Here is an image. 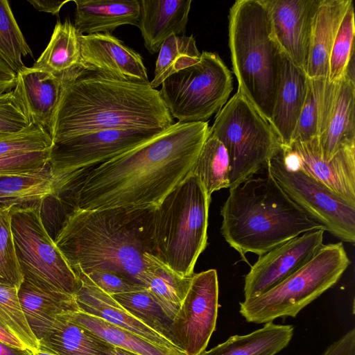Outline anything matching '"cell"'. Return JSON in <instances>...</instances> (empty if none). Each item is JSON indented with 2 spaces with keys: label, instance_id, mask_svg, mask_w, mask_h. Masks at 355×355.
Listing matches in <instances>:
<instances>
[{
  "label": "cell",
  "instance_id": "1",
  "mask_svg": "<svg viewBox=\"0 0 355 355\" xmlns=\"http://www.w3.org/2000/svg\"><path fill=\"white\" fill-rule=\"evenodd\" d=\"M209 137L207 121L173 123L146 142L84 173L73 184L74 207L157 206L193 173Z\"/></svg>",
  "mask_w": 355,
  "mask_h": 355
},
{
  "label": "cell",
  "instance_id": "2",
  "mask_svg": "<svg viewBox=\"0 0 355 355\" xmlns=\"http://www.w3.org/2000/svg\"><path fill=\"white\" fill-rule=\"evenodd\" d=\"M155 207H74L54 240L74 272L121 274L145 287L154 259Z\"/></svg>",
  "mask_w": 355,
  "mask_h": 355
},
{
  "label": "cell",
  "instance_id": "3",
  "mask_svg": "<svg viewBox=\"0 0 355 355\" xmlns=\"http://www.w3.org/2000/svg\"><path fill=\"white\" fill-rule=\"evenodd\" d=\"M159 91L150 84L80 70L63 83L52 143L105 130H164L173 123Z\"/></svg>",
  "mask_w": 355,
  "mask_h": 355
},
{
  "label": "cell",
  "instance_id": "4",
  "mask_svg": "<svg viewBox=\"0 0 355 355\" xmlns=\"http://www.w3.org/2000/svg\"><path fill=\"white\" fill-rule=\"evenodd\" d=\"M266 171L230 187L220 209L221 234L245 261L248 252L261 256L304 233L324 230Z\"/></svg>",
  "mask_w": 355,
  "mask_h": 355
},
{
  "label": "cell",
  "instance_id": "5",
  "mask_svg": "<svg viewBox=\"0 0 355 355\" xmlns=\"http://www.w3.org/2000/svg\"><path fill=\"white\" fill-rule=\"evenodd\" d=\"M228 44L238 89L270 124L282 53L270 36L261 0H237L228 15Z\"/></svg>",
  "mask_w": 355,
  "mask_h": 355
},
{
  "label": "cell",
  "instance_id": "6",
  "mask_svg": "<svg viewBox=\"0 0 355 355\" xmlns=\"http://www.w3.org/2000/svg\"><path fill=\"white\" fill-rule=\"evenodd\" d=\"M209 196L191 173L155 207L154 256L183 277L192 276L207 243Z\"/></svg>",
  "mask_w": 355,
  "mask_h": 355
},
{
  "label": "cell",
  "instance_id": "7",
  "mask_svg": "<svg viewBox=\"0 0 355 355\" xmlns=\"http://www.w3.org/2000/svg\"><path fill=\"white\" fill-rule=\"evenodd\" d=\"M351 261L342 242L322 245L302 268L266 293L240 302L248 322L266 324L297 315L340 279Z\"/></svg>",
  "mask_w": 355,
  "mask_h": 355
},
{
  "label": "cell",
  "instance_id": "8",
  "mask_svg": "<svg viewBox=\"0 0 355 355\" xmlns=\"http://www.w3.org/2000/svg\"><path fill=\"white\" fill-rule=\"evenodd\" d=\"M209 136L219 140L230 158V188L265 169L282 149L270 124L236 92L216 113Z\"/></svg>",
  "mask_w": 355,
  "mask_h": 355
},
{
  "label": "cell",
  "instance_id": "9",
  "mask_svg": "<svg viewBox=\"0 0 355 355\" xmlns=\"http://www.w3.org/2000/svg\"><path fill=\"white\" fill-rule=\"evenodd\" d=\"M11 230L24 282L44 291L75 296L81 280L49 234L41 202L13 207Z\"/></svg>",
  "mask_w": 355,
  "mask_h": 355
},
{
  "label": "cell",
  "instance_id": "10",
  "mask_svg": "<svg viewBox=\"0 0 355 355\" xmlns=\"http://www.w3.org/2000/svg\"><path fill=\"white\" fill-rule=\"evenodd\" d=\"M159 96L179 122L206 121L227 102L233 89L232 73L218 53L202 51L199 61L162 83Z\"/></svg>",
  "mask_w": 355,
  "mask_h": 355
},
{
  "label": "cell",
  "instance_id": "11",
  "mask_svg": "<svg viewBox=\"0 0 355 355\" xmlns=\"http://www.w3.org/2000/svg\"><path fill=\"white\" fill-rule=\"evenodd\" d=\"M163 130H105L77 135L52 143L49 168L53 197L71 188L90 168L105 162L146 141Z\"/></svg>",
  "mask_w": 355,
  "mask_h": 355
},
{
  "label": "cell",
  "instance_id": "12",
  "mask_svg": "<svg viewBox=\"0 0 355 355\" xmlns=\"http://www.w3.org/2000/svg\"><path fill=\"white\" fill-rule=\"evenodd\" d=\"M266 170L288 198L325 231L341 241L354 243L355 205L333 192L299 167L284 162L282 149Z\"/></svg>",
  "mask_w": 355,
  "mask_h": 355
},
{
  "label": "cell",
  "instance_id": "13",
  "mask_svg": "<svg viewBox=\"0 0 355 355\" xmlns=\"http://www.w3.org/2000/svg\"><path fill=\"white\" fill-rule=\"evenodd\" d=\"M218 282L215 269L194 273L186 296L170 325L174 344L185 355L205 351L216 330Z\"/></svg>",
  "mask_w": 355,
  "mask_h": 355
},
{
  "label": "cell",
  "instance_id": "14",
  "mask_svg": "<svg viewBox=\"0 0 355 355\" xmlns=\"http://www.w3.org/2000/svg\"><path fill=\"white\" fill-rule=\"evenodd\" d=\"M324 229L297 236L259 256L244 279V300L259 296L305 266L323 245Z\"/></svg>",
  "mask_w": 355,
  "mask_h": 355
},
{
  "label": "cell",
  "instance_id": "15",
  "mask_svg": "<svg viewBox=\"0 0 355 355\" xmlns=\"http://www.w3.org/2000/svg\"><path fill=\"white\" fill-rule=\"evenodd\" d=\"M320 0H261L280 52L306 73L312 24Z\"/></svg>",
  "mask_w": 355,
  "mask_h": 355
},
{
  "label": "cell",
  "instance_id": "16",
  "mask_svg": "<svg viewBox=\"0 0 355 355\" xmlns=\"http://www.w3.org/2000/svg\"><path fill=\"white\" fill-rule=\"evenodd\" d=\"M282 155L286 164L300 168L355 205V145L340 149L329 161L321 156L318 138L282 147Z\"/></svg>",
  "mask_w": 355,
  "mask_h": 355
},
{
  "label": "cell",
  "instance_id": "17",
  "mask_svg": "<svg viewBox=\"0 0 355 355\" xmlns=\"http://www.w3.org/2000/svg\"><path fill=\"white\" fill-rule=\"evenodd\" d=\"M81 69L114 79L150 84L141 55L109 33L81 35Z\"/></svg>",
  "mask_w": 355,
  "mask_h": 355
},
{
  "label": "cell",
  "instance_id": "18",
  "mask_svg": "<svg viewBox=\"0 0 355 355\" xmlns=\"http://www.w3.org/2000/svg\"><path fill=\"white\" fill-rule=\"evenodd\" d=\"M63 83L51 73L26 67L17 73L14 96L31 123L51 135Z\"/></svg>",
  "mask_w": 355,
  "mask_h": 355
},
{
  "label": "cell",
  "instance_id": "19",
  "mask_svg": "<svg viewBox=\"0 0 355 355\" xmlns=\"http://www.w3.org/2000/svg\"><path fill=\"white\" fill-rule=\"evenodd\" d=\"M78 276L82 284L75 296L80 311L135 333L158 346L182 352L164 337L130 314L111 295L96 286L88 277L83 274Z\"/></svg>",
  "mask_w": 355,
  "mask_h": 355
},
{
  "label": "cell",
  "instance_id": "20",
  "mask_svg": "<svg viewBox=\"0 0 355 355\" xmlns=\"http://www.w3.org/2000/svg\"><path fill=\"white\" fill-rule=\"evenodd\" d=\"M137 27L144 46L151 54L171 35L185 33L191 7V0H139Z\"/></svg>",
  "mask_w": 355,
  "mask_h": 355
},
{
  "label": "cell",
  "instance_id": "21",
  "mask_svg": "<svg viewBox=\"0 0 355 355\" xmlns=\"http://www.w3.org/2000/svg\"><path fill=\"white\" fill-rule=\"evenodd\" d=\"M308 77L282 54L280 79L276 94L270 125L282 147L291 144L307 90Z\"/></svg>",
  "mask_w": 355,
  "mask_h": 355
},
{
  "label": "cell",
  "instance_id": "22",
  "mask_svg": "<svg viewBox=\"0 0 355 355\" xmlns=\"http://www.w3.org/2000/svg\"><path fill=\"white\" fill-rule=\"evenodd\" d=\"M355 81L345 75L337 83L324 129L318 137L322 159L330 160L340 149L355 145Z\"/></svg>",
  "mask_w": 355,
  "mask_h": 355
},
{
  "label": "cell",
  "instance_id": "23",
  "mask_svg": "<svg viewBox=\"0 0 355 355\" xmlns=\"http://www.w3.org/2000/svg\"><path fill=\"white\" fill-rule=\"evenodd\" d=\"M352 0H320L315 14L309 46L306 74L327 78L331 50Z\"/></svg>",
  "mask_w": 355,
  "mask_h": 355
},
{
  "label": "cell",
  "instance_id": "24",
  "mask_svg": "<svg viewBox=\"0 0 355 355\" xmlns=\"http://www.w3.org/2000/svg\"><path fill=\"white\" fill-rule=\"evenodd\" d=\"M74 26L82 35L111 34L125 24L137 26L139 0H73Z\"/></svg>",
  "mask_w": 355,
  "mask_h": 355
},
{
  "label": "cell",
  "instance_id": "25",
  "mask_svg": "<svg viewBox=\"0 0 355 355\" xmlns=\"http://www.w3.org/2000/svg\"><path fill=\"white\" fill-rule=\"evenodd\" d=\"M81 35L70 20L58 21L46 48L32 67L51 73L62 83L67 81L82 70Z\"/></svg>",
  "mask_w": 355,
  "mask_h": 355
},
{
  "label": "cell",
  "instance_id": "26",
  "mask_svg": "<svg viewBox=\"0 0 355 355\" xmlns=\"http://www.w3.org/2000/svg\"><path fill=\"white\" fill-rule=\"evenodd\" d=\"M18 297L27 322L39 341L58 316L80 310L76 296L44 291L24 282L18 290Z\"/></svg>",
  "mask_w": 355,
  "mask_h": 355
},
{
  "label": "cell",
  "instance_id": "27",
  "mask_svg": "<svg viewBox=\"0 0 355 355\" xmlns=\"http://www.w3.org/2000/svg\"><path fill=\"white\" fill-rule=\"evenodd\" d=\"M40 347L58 355H110L114 346L63 314L40 340Z\"/></svg>",
  "mask_w": 355,
  "mask_h": 355
},
{
  "label": "cell",
  "instance_id": "28",
  "mask_svg": "<svg viewBox=\"0 0 355 355\" xmlns=\"http://www.w3.org/2000/svg\"><path fill=\"white\" fill-rule=\"evenodd\" d=\"M293 334V325L268 322L250 334L230 336L200 355H276L288 345Z\"/></svg>",
  "mask_w": 355,
  "mask_h": 355
},
{
  "label": "cell",
  "instance_id": "29",
  "mask_svg": "<svg viewBox=\"0 0 355 355\" xmlns=\"http://www.w3.org/2000/svg\"><path fill=\"white\" fill-rule=\"evenodd\" d=\"M336 87L337 83H331L327 78H308L305 101L291 144L309 141L321 135L334 101Z\"/></svg>",
  "mask_w": 355,
  "mask_h": 355
},
{
  "label": "cell",
  "instance_id": "30",
  "mask_svg": "<svg viewBox=\"0 0 355 355\" xmlns=\"http://www.w3.org/2000/svg\"><path fill=\"white\" fill-rule=\"evenodd\" d=\"M66 315L71 321L88 329L110 344L140 355H185L182 352L153 344L135 333L80 310L66 313Z\"/></svg>",
  "mask_w": 355,
  "mask_h": 355
},
{
  "label": "cell",
  "instance_id": "31",
  "mask_svg": "<svg viewBox=\"0 0 355 355\" xmlns=\"http://www.w3.org/2000/svg\"><path fill=\"white\" fill-rule=\"evenodd\" d=\"M192 276L179 275L154 257L153 265L146 273L145 287L171 321L186 296Z\"/></svg>",
  "mask_w": 355,
  "mask_h": 355
},
{
  "label": "cell",
  "instance_id": "32",
  "mask_svg": "<svg viewBox=\"0 0 355 355\" xmlns=\"http://www.w3.org/2000/svg\"><path fill=\"white\" fill-rule=\"evenodd\" d=\"M200 54L193 35L170 36L159 49L154 78L150 85L157 88L172 74L197 63Z\"/></svg>",
  "mask_w": 355,
  "mask_h": 355
},
{
  "label": "cell",
  "instance_id": "33",
  "mask_svg": "<svg viewBox=\"0 0 355 355\" xmlns=\"http://www.w3.org/2000/svg\"><path fill=\"white\" fill-rule=\"evenodd\" d=\"M53 194L49 165L33 175L0 178V205L2 206L42 202Z\"/></svg>",
  "mask_w": 355,
  "mask_h": 355
},
{
  "label": "cell",
  "instance_id": "34",
  "mask_svg": "<svg viewBox=\"0 0 355 355\" xmlns=\"http://www.w3.org/2000/svg\"><path fill=\"white\" fill-rule=\"evenodd\" d=\"M230 162L227 152L216 138L209 136L205 142L193 173L198 178L207 195L230 188Z\"/></svg>",
  "mask_w": 355,
  "mask_h": 355
},
{
  "label": "cell",
  "instance_id": "35",
  "mask_svg": "<svg viewBox=\"0 0 355 355\" xmlns=\"http://www.w3.org/2000/svg\"><path fill=\"white\" fill-rule=\"evenodd\" d=\"M111 296L137 319L176 346L170 334L171 320L147 288Z\"/></svg>",
  "mask_w": 355,
  "mask_h": 355
},
{
  "label": "cell",
  "instance_id": "36",
  "mask_svg": "<svg viewBox=\"0 0 355 355\" xmlns=\"http://www.w3.org/2000/svg\"><path fill=\"white\" fill-rule=\"evenodd\" d=\"M33 53L21 31L7 0H0V60L14 72L26 66L22 57Z\"/></svg>",
  "mask_w": 355,
  "mask_h": 355
},
{
  "label": "cell",
  "instance_id": "37",
  "mask_svg": "<svg viewBox=\"0 0 355 355\" xmlns=\"http://www.w3.org/2000/svg\"><path fill=\"white\" fill-rule=\"evenodd\" d=\"M18 290L15 286L0 284V326L14 334L33 352L40 347V341L27 322Z\"/></svg>",
  "mask_w": 355,
  "mask_h": 355
},
{
  "label": "cell",
  "instance_id": "38",
  "mask_svg": "<svg viewBox=\"0 0 355 355\" xmlns=\"http://www.w3.org/2000/svg\"><path fill=\"white\" fill-rule=\"evenodd\" d=\"M354 7L349 6L334 40L329 60L327 80L338 83L346 75L347 67L354 58Z\"/></svg>",
  "mask_w": 355,
  "mask_h": 355
},
{
  "label": "cell",
  "instance_id": "39",
  "mask_svg": "<svg viewBox=\"0 0 355 355\" xmlns=\"http://www.w3.org/2000/svg\"><path fill=\"white\" fill-rule=\"evenodd\" d=\"M0 205V284L20 288L24 282L11 230V209Z\"/></svg>",
  "mask_w": 355,
  "mask_h": 355
},
{
  "label": "cell",
  "instance_id": "40",
  "mask_svg": "<svg viewBox=\"0 0 355 355\" xmlns=\"http://www.w3.org/2000/svg\"><path fill=\"white\" fill-rule=\"evenodd\" d=\"M51 150L0 155V178L30 176L48 165Z\"/></svg>",
  "mask_w": 355,
  "mask_h": 355
},
{
  "label": "cell",
  "instance_id": "41",
  "mask_svg": "<svg viewBox=\"0 0 355 355\" xmlns=\"http://www.w3.org/2000/svg\"><path fill=\"white\" fill-rule=\"evenodd\" d=\"M51 146L49 134L33 123L19 132L0 135V155L47 150Z\"/></svg>",
  "mask_w": 355,
  "mask_h": 355
},
{
  "label": "cell",
  "instance_id": "42",
  "mask_svg": "<svg viewBox=\"0 0 355 355\" xmlns=\"http://www.w3.org/2000/svg\"><path fill=\"white\" fill-rule=\"evenodd\" d=\"M31 123L12 90L0 94V135L19 132Z\"/></svg>",
  "mask_w": 355,
  "mask_h": 355
},
{
  "label": "cell",
  "instance_id": "43",
  "mask_svg": "<svg viewBox=\"0 0 355 355\" xmlns=\"http://www.w3.org/2000/svg\"><path fill=\"white\" fill-rule=\"evenodd\" d=\"M99 288L110 295L146 288L125 276L110 271L95 270L85 275Z\"/></svg>",
  "mask_w": 355,
  "mask_h": 355
},
{
  "label": "cell",
  "instance_id": "44",
  "mask_svg": "<svg viewBox=\"0 0 355 355\" xmlns=\"http://www.w3.org/2000/svg\"><path fill=\"white\" fill-rule=\"evenodd\" d=\"M321 355H355V329L329 345Z\"/></svg>",
  "mask_w": 355,
  "mask_h": 355
},
{
  "label": "cell",
  "instance_id": "45",
  "mask_svg": "<svg viewBox=\"0 0 355 355\" xmlns=\"http://www.w3.org/2000/svg\"><path fill=\"white\" fill-rule=\"evenodd\" d=\"M16 79V73L0 60V94L12 90Z\"/></svg>",
  "mask_w": 355,
  "mask_h": 355
},
{
  "label": "cell",
  "instance_id": "46",
  "mask_svg": "<svg viewBox=\"0 0 355 355\" xmlns=\"http://www.w3.org/2000/svg\"><path fill=\"white\" fill-rule=\"evenodd\" d=\"M28 1L40 12H49L58 16L62 7L69 1L28 0Z\"/></svg>",
  "mask_w": 355,
  "mask_h": 355
},
{
  "label": "cell",
  "instance_id": "47",
  "mask_svg": "<svg viewBox=\"0 0 355 355\" xmlns=\"http://www.w3.org/2000/svg\"><path fill=\"white\" fill-rule=\"evenodd\" d=\"M0 342L6 345L18 347L26 348V347L14 334L0 326ZM28 349V348H27Z\"/></svg>",
  "mask_w": 355,
  "mask_h": 355
},
{
  "label": "cell",
  "instance_id": "48",
  "mask_svg": "<svg viewBox=\"0 0 355 355\" xmlns=\"http://www.w3.org/2000/svg\"><path fill=\"white\" fill-rule=\"evenodd\" d=\"M0 355H33L27 348L15 347L0 342Z\"/></svg>",
  "mask_w": 355,
  "mask_h": 355
},
{
  "label": "cell",
  "instance_id": "49",
  "mask_svg": "<svg viewBox=\"0 0 355 355\" xmlns=\"http://www.w3.org/2000/svg\"><path fill=\"white\" fill-rule=\"evenodd\" d=\"M110 355H140V354H138L133 352L114 346Z\"/></svg>",
  "mask_w": 355,
  "mask_h": 355
},
{
  "label": "cell",
  "instance_id": "50",
  "mask_svg": "<svg viewBox=\"0 0 355 355\" xmlns=\"http://www.w3.org/2000/svg\"><path fill=\"white\" fill-rule=\"evenodd\" d=\"M33 355H58L46 349L40 347L37 350L33 352Z\"/></svg>",
  "mask_w": 355,
  "mask_h": 355
}]
</instances>
